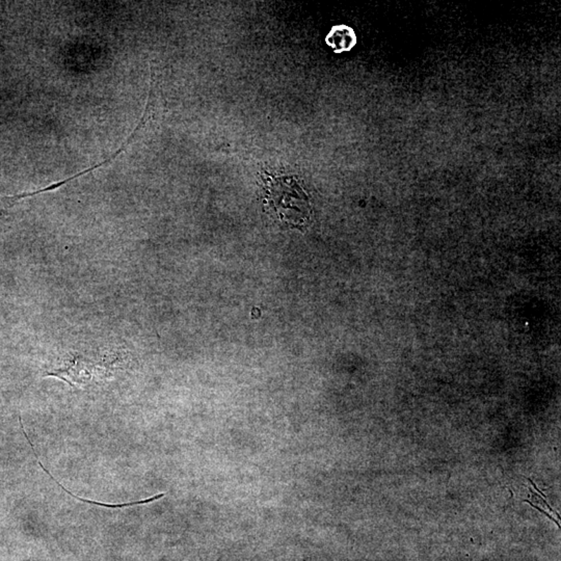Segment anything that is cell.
Wrapping results in <instances>:
<instances>
[{"label": "cell", "mask_w": 561, "mask_h": 561, "mask_svg": "<svg viewBox=\"0 0 561 561\" xmlns=\"http://www.w3.org/2000/svg\"><path fill=\"white\" fill-rule=\"evenodd\" d=\"M525 502H526V503H529L530 505L532 506V507L536 508V510H538V512H543V514H545V516H547L548 518L551 519V520L553 521V522H555V523L557 524L558 527H560V523H558L557 520H555V519L552 518V517L550 516V514H548L547 512H543V510H541V508L538 507V506L534 505V504H532L531 502L528 501V500H525Z\"/></svg>", "instance_id": "cell-4"}, {"label": "cell", "mask_w": 561, "mask_h": 561, "mask_svg": "<svg viewBox=\"0 0 561 561\" xmlns=\"http://www.w3.org/2000/svg\"><path fill=\"white\" fill-rule=\"evenodd\" d=\"M264 184L266 211L289 227L307 226L312 214V206L306 190L295 177L266 175Z\"/></svg>", "instance_id": "cell-1"}, {"label": "cell", "mask_w": 561, "mask_h": 561, "mask_svg": "<svg viewBox=\"0 0 561 561\" xmlns=\"http://www.w3.org/2000/svg\"><path fill=\"white\" fill-rule=\"evenodd\" d=\"M37 461H38L39 464H40L41 468L43 469L44 471H45V473H47V474L49 475V476L51 477V479L56 482V484H58V486H60L61 488H63V490L65 491L66 493H68V494L71 495V496L75 497V498L78 499V500L85 502V503L95 504V505H100L103 506V507H107V508H120V507H126V506L142 505V504L150 503V502L159 500V499L162 498V497H164V495H166L164 494V493H162V494L156 495V496L154 497H151V498L146 499V500L135 501L132 502V503L116 504V505H111V504L100 503V502H96V501L85 500V499L75 496V495L72 494L71 492H69V491H68L67 488H63V486H61L60 482L56 481V479H54V476H52L51 473H50L49 471H48L47 469H46L45 467L43 466V464H42L40 460H39L38 457H37Z\"/></svg>", "instance_id": "cell-3"}, {"label": "cell", "mask_w": 561, "mask_h": 561, "mask_svg": "<svg viewBox=\"0 0 561 561\" xmlns=\"http://www.w3.org/2000/svg\"><path fill=\"white\" fill-rule=\"evenodd\" d=\"M326 43L337 54L350 51L356 45V35H355L354 30L348 26H335L326 37Z\"/></svg>", "instance_id": "cell-2"}]
</instances>
